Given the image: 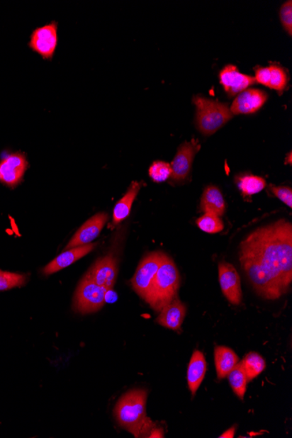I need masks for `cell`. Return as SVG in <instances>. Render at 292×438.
I'll use <instances>...</instances> for the list:
<instances>
[{
  "mask_svg": "<svg viewBox=\"0 0 292 438\" xmlns=\"http://www.w3.org/2000/svg\"><path fill=\"white\" fill-rule=\"evenodd\" d=\"M269 79L267 87L278 91H283L288 84L286 71L282 67L274 64L269 66Z\"/></svg>",
  "mask_w": 292,
  "mask_h": 438,
  "instance_id": "d4e9b609",
  "label": "cell"
},
{
  "mask_svg": "<svg viewBox=\"0 0 292 438\" xmlns=\"http://www.w3.org/2000/svg\"><path fill=\"white\" fill-rule=\"evenodd\" d=\"M150 438H153V437H164V432H163V429H157L153 428L151 433H150L149 437Z\"/></svg>",
  "mask_w": 292,
  "mask_h": 438,
  "instance_id": "4dcf8cb0",
  "label": "cell"
},
{
  "mask_svg": "<svg viewBox=\"0 0 292 438\" xmlns=\"http://www.w3.org/2000/svg\"><path fill=\"white\" fill-rule=\"evenodd\" d=\"M207 372V361L201 351L193 352L187 369V383L193 395H196L198 389L203 381Z\"/></svg>",
  "mask_w": 292,
  "mask_h": 438,
  "instance_id": "e0dca14e",
  "label": "cell"
},
{
  "mask_svg": "<svg viewBox=\"0 0 292 438\" xmlns=\"http://www.w3.org/2000/svg\"><path fill=\"white\" fill-rule=\"evenodd\" d=\"M141 183L133 181L121 200L115 206L113 224L118 225L129 216L135 199L141 189Z\"/></svg>",
  "mask_w": 292,
  "mask_h": 438,
  "instance_id": "ffe728a7",
  "label": "cell"
},
{
  "mask_svg": "<svg viewBox=\"0 0 292 438\" xmlns=\"http://www.w3.org/2000/svg\"><path fill=\"white\" fill-rule=\"evenodd\" d=\"M28 168V162L23 153L7 155L0 161V182L14 189L21 184Z\"/></svg>",
  "mask_w": 292,
  "mask_h": 438,
  "instance_id": "ba28073f",
  "label": "cell"
},
{
  "mask_svg": "<svg viewBox=\"0 0 292 438\" xmlns=\"http://www.w3.org/2000/svg\"><path fill=\"white\" fill-rule=\"evenodd\" d=\"M200 230L208 234L220 233L224 230V223L220 216L215 213H205L204 215L196 220Z\"/></svg>",
  "mask_w": 292,
  "mask_h": 438,
  "instance_id": "cb8c5ba5",
  "label": "cell"
},
{
  "mask_svg": "<svg viewBox=\"0 0 292 438\" xmlns=\"http://www.w3.org/2000/svg\"><path fill=\"white\" fill-rule=\"evenodd\" d=\"M281 21L286 31L291 35L292 33V3L291 0L283 4L280 10Z\"/></svg>",
  "mask_w": 292,
  "mask_h": 438,
  "instance_id": "83f0119b",
  "label": "cell"
},
{
  "mask_svg": "<svg viewBox=\"0 0 292 438\" xmlns=\"http://www.w3.org/2000/svg\"><path fill=\"white\" fill-rule=\"evenodd\" d=\"M220 84L228 96H233L245 91L249 86L256 84L254 77L240 72L234 65H228L219 74Z\"/></svg>",
  "mask_w": 292,
  "mask_h": 438,
  "instance_id": "5bb4252c",
  "label": "cell"
},
{
  "mask_svg": "<svg viewBox=\"0 0 292 438\" xmlns=\"http://www.w3.org/2000/svg\"><path fill=\"white\" fill-rule=\"evenodd\" d=\"M269 79V67H258L256 69V77L254 80L259 82L260 84L266 86L267 87Z\"/></svg>",
  "mask_w": 292,
  "mask_h": 438,
  "instance_id": "f546056e",
  "label": "cell"
},
{
  "mask_svg": "<svg viewBox=\"0 0 292 438\" xmlns=\"http://www.w3.org/2000/svg\"><path fill=\"white\" fill-rule=\"evenodd\" d=\"M269 187H271L273 194H274L278 199L283 201L288 207H292V190L291 187L286 186H276L272 185Z\"/></svg>",
  "mask_w": 292,
  "mask_h": 438,
  "instance_id": "f1b7e54d",
  "label": "cell"
},
{
  "mask_svg": "<svg viewBox=\"0 0 292 438\" xmlns=\"http://www.w3.org/2000/svg\"><path fill=\"white\" fill-rule=\"evenodd\" d=\"M57 45L58 24L55 21L33 30L28 43L33 52L50 61L54 58Z\"/></svg>",
  "mask_w": 292,
  "mask_h": 438,
  "instance_id": "52a82bcc",
  "label": "cell"
},
{
  "mask_svg": "<svg viewBox=\"0 0 292 438\" xmlns=\"http://www.w3.org/2000/svg\"><path fill=\"white\" fill-rule=\"evenodd\" d=\"M147 391L134 389L118 400L114 414L118 425L135 437H148L155 425L146 415Z\"/></svg>",
  "mask_w": 292,
  "mask_h": 438,
  "instance_id": "7a4b0ae2",
  "label": "cell"
},
{
  "mask_svg": "<svg viewBox=\"0 0 292 438\" xmlns=\"http://www.w3.org/2000/svg\"><path fill=\"white\" fill-rule=\"evenodd\" d=\"M219 281L223 293L232 305L242 303L241 279L233 265L222 262L219 264Z\"/></svg>",
  "mask_w": 292,
  "mask_h": 438,
  "instance_id": "9c48e42d",
  "label": "cell"
},
{
  "mask_svg": "<svg viewBox=\"0 0 292 438\" xmlns=\"http://www.w3.org/2000/svg\"><path fill=\"white\" fill-rule=\"evenodd\" d=\"M228 379L230 381L232 389L237 395L239 399L242 400L245 398V393L247 391V383H249L247 379L246 373L242 362H238L235 368L231 370L230 374H228Z\"/></svg>",
  "mask_w": 292,
  "mask_h": 438,
  "instance_id": "7402d4cb",
  "label": "cell"
},
{
  "mask_svg": "<svg viewBox=\"0 0 292 438\" xmlns=\"http://www.w3.org/2000/svg\"><path fill=\"white\" fill-rule=\"evenodd\" d=\"M201 208L204 213H215L220 217L224 215L226 202L218 187L215 186L206 187L201 197Z\"/></svg>",
  "mask_w": 292,
  "mask_h": 438,
  "instance_id": "ac0fdd59",
  "label": "cell"
},
{
  "mask_svg": "<svg viewBox=\"0 0 292 438\" xmlns=\"http://www.w3.org/2000/svg\"><path fill=\"white\" fill-rule=\"evenodd\" d=\"M243 271L259 297L275 301L292 283V225L284 219L257 228L240 245Z\"/></svg>",
  "mask_w": 292,
  "mask_h": 438,
  "instance_id": "6da1fadb",
  "label": "cell"
},
{
  "mask_svg": "<svg viewBox=\"0 0 292 438\" xmlns=\"http://www.w3.org/2000/svg\"><path fill=\"white\" fill-rule=\"evenodd\" d=\"M96 246V243H89V245L77 247V248L66 249L43 269V274L46 276L54 274L55 272L69 267L74 262L92 252Z\"/></svg>",
  "mask_w": 292,
  "mask_h": 438,
  "instance_id": "9a60e30c",
  "label": "cell"
},
{
  "mask_svg": "<svg viewBox=\"0 0 292 438\" xmlns=\"http://www.w3.org/2000/svg\"><path fill=\"white\" fill-rule=\"evenodd\" d=\"M186 313V306L179 298H175L169 305L164 306L160 310L157 322L164 327L181 332Z\"/></svg>",
  "mask_w": 292,
  "mask_h": 438,
  "instance_id": "2e32d148",
  "label": "cell"
},
{
  "mask_svg": "<svg viewBox=\"0 0 292 438\" xmlns=\"http://www.w3.org/2000/svg\"><path fill=\"white\" fill-rule=\"evenodd\" d=\"M268 96L263 91L257 89H247L240 93L234 100L230 108L233 115H248L254 113L264 106Z\"/></svg>",
  "mask_w": 292,
  "mask_h": 438,
  "instance_id": "4fadbf2b",
  "label": "cell"
},
{
  "mask_svg": "<svg viewBox=\"0 0 292 438\" xmlns=\"http://www.w3.org/2000/svg\"><path fill=\"white\" fill-rule=\"evenodd\" d=\"M242 365L246 373L248 381L259 376L266 368V363L259 354L252 352L242 359Z\"/></svg>",
  "mask_w": 292,
  "mask_h": 438,
  "instance_id": "603a6c76",
  "label": "cell"
},
{
  "mask_svg": "<svg viewBox=\"0 0 292 438\" xmlns=\"http://www.w3.org/2000/svg\"><path fill=\"white\" fill-rule=\"evenodd\" d=\"M200 146L197 141L186 142L179 146L177 153L172 162V176L171 178L174 181H184L190 174L192 168L194 156H196Z\"/></svg>",
  "mask_w": 292,
  "mask_h": 438,
  "instance_id": "8fae6325",
  "label": "cell"
},
{
  "mask_svg": "<svg viewBox=\"0 0 292 438\" xmlns=\"http://www.w3.org/2000/svg\"><path fill=\"white\" fill-rule=\"evenodd\" d=\"M179 274L174 261L166 254L155 276L146 302L157 312L169 305L177 296Z\"/></svg>",
  "mask_w": 292,
  "mask_h": 438,
  "instance_id": "3957f363",
  "label": "cell"
},
{
  "mask_svg": "<svg viewBox=\"0 0 292 438\" xmlns=\"http://www.w3.org/2000/svg\"><path fill=\"white\" fill-rule=\"evenodd\" d=\"M238 189L245 196H252L265 189L266 181L259 176L242 175L237 178Z\"/></svg>",
  "mask_w": 292,
  "mask_h": 438,
  "instance_id": "44dd1931",
  "label": "cell"
},
{
  "mask_svg": "<svg viewBox=\"0 0 292 438\" xmlns=\"http://www.w3.org/2000/svg\"><path fill=\"white\" fill-rule=\"evenodd\" d=\"M149 175L155 182L166 181L172 176L171 164L164 161H155L149 168Z\"/></svg>",
  "mask_w": 292,
  "mask_h": 438,
  "instance_id": "4316f807",
  "label": "cell"
},
{
  "mask_svg": "<svg viewBox=\"0 0 292 438\" xmlns=\"http://www.w3.org/2000/svg\"><path fill=\"white\" fill-rule=\"evenodd\" d=\"M193 103L197 108L198 129L205 136H211L233 118L226 103L201 96H193Z\"/></svg>",
  "mask_w": 292,
  "mask_h": 438,
  "instance_id": "277c9868",
  "label": "cell"
},
{
  "mask_svg": "<svg viewBox=\"0 0 292 438\" xmlns=\"http://www.w3.org/2000/svg\"><path fill=\"white\" fill-rule=\"evenodd\" d=\"M118 273L117 260L112 254H108V256L97 260L85 276L92 279L99 286L106 288L107 290H111L113 289L116 281H117Z\"/></svg>",
  "mask_w": 292,
  "mask_h": 438,
  "instance_id": "30bf717a",
  "label": "cell"
},
{
  "mask_svg": "<svg viewBox=\"0 0 292 438\" xmlns=\"http://www.w3.org/2000/svg\"><path fill=\"white\" fill-rule=\"evenodd\" d=\"M166 254L153 252L146 256L138 265L136 273L132 279L133 289L145 301L151 291L153 280L155 279Z\"/></svg>",
  "mask_w": 292,
  "mask_h": 438,
  "instance_id": "8992f818",
  "label": "cell"
},
{
  "mask_svg": "<svg viewBox=\"0 0 292 438\" xmlns=\"http://www.w3.org/2000/svg\"><path fill=\"white\" fill-rule=\"evenodd\" d=\"M106 213H100L88 220L76 235L70 240L69 245L66 246V249L77 248V247L89 245L94 240L99 237L101 231L106 225L108 220Z\"/></svg>",
  "mask_w": 292,
  "mask_h": 438,
  "instance_id": "7c38bea8",
  "label": "cell"
},
{
  "mask_svg": "<svg viewBox=\"0 0 292 438\" xmlns=\"http://www.w3.org/2000/svg\"><path fill=\"white\" fill-rule=\"evenodd\" d=\"M238 362L239 357L230 348L226 347H216L215 348V369L217 377L219 380L227 377Z\"/></svg>",
  "mask_w": 292,
  "mask_h": 438,
  "instance_id": "d6986e66",
  "label": "cell"
},
{
  "mask_svg": "<svg viewBox=\"0 0 292 438\" xmlns=\"http://www.w3.org/2000/svg\"><path fill=\"white\" fill-rule=\"evenodd\" d=\"M235 427L228 429L226 432H224L223 435H220V438H233L235 437Z\"/></svg>",
  "mask_w": 292,
  "mask_h": 438,
  "instance_id": "1f68e13d",
  "label": "cell"
},
{
  "mask_svg": "<svg viewBox=\"0 0 292 438\" xmlns=\"http://www.w3.org/2000/svg\"><path fill=\"white\" fill-rule=\"evenodd\" d=\"M27 281L26 275L0 271V291L23 286L27 283Z\"/></svg>",
  "mask_w": 292,
  "mask_h": 438,
  "instance_id": "484cf974",
  "label": "cell"
},
{
  "mask_svg": "<svg viewBox=\"0 0 292 438\" xmlns=\"http://www.w3.org/2000/svg\"><path fill=\"white\" fill-rule=\"evenodd\" d=\"M107 291L106 288L99 286L85 276L74 294V310L82 314L97 312L106 304Z\"/></svg>",
  "mask_w": 292,
  "mask_h": 438,
  "instance_id": "5b68a950",
  "label": "cell"
}]
</instances>
